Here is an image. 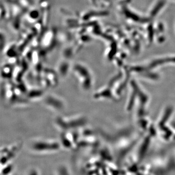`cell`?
Masks as SVG:
<instances>
[{"instance_id":"1","label":"cell","mask_w":175,"mask_h":175,"mask_svg":"<svg viewBox=\"0 0 175 175\" xmlns=\"http://www.w3.org/2000/svg\"><path fill=\"white\" fill-rule=\"evenodd\" d=\"M62 148L60 142L56 139L36 138L29 143V150L34 153L46 154L58 152Z\"/></svg>"},{"instance_id":"2","label":"cell","mask_w":175,"mask_h":175,"mask_svg":"<svg viewBox=\"0 0 175 175\" xmlns=\"http://www.w3.org/2000/svg\"><path fill=\"white\" fill-rule=\"evenodd\" d=\"M87 123V117L81 114L58 116L55 121L56 127L61 132L78 129L85 126Z\"/></svg>"},{"instance_id":"3","label":"cell","mask_w":175,"mask_h":175,"mask_svg":"<svg viewBox=\"0 0 175 175\" xmlns=\"http://www.w3.org/2000/svg\"><path fill=\"white\" fill-rule=\"evenodd\" d=\"M72 70L81 89L84 91H90L93 84V75L90 69L81 64H77Z\"/></svg>"},{"instance_id":"4","label":"cell","mask_w":175,"mask_h":175,"mask_svg":"<svg viewBox=\"0 0 175 175\" xmlns=\"http://www.w3.org/2000/svg\"><path fill=\"white\" fill-rule=\"evenodd\" d=\"M79 133L78 129L67 130L61 132L60 142L61 146L67 149L78 148Z\"/></svg>"},{"instance_id":"5","label":"cell","mask_w":175,"mask_h":175,"mask_svg":"<svg viewBox=\"0 0 175 175\" xmlns=\"http://www.w3.org/2000/svg\"><path fill=\"white\" fill-rule=\"evenodd\" d=\"M59 75L52 70L44 69L39 74V82L43 88H54L58 84Z\"/></svg>"},{"instance_id":"6","label":"cell","mask_w":175,"mask_h":175,"mask_svg":"<svg viewBox=\"0 0 175 175\" xmlns=\"http://www.w3.org/2000/svg\"><path fill=\"white\" fill-rule=\"evenodd\" d=\"M44 104L47 107L55 112H61L66 107V103L63 99L56 94H50L44 96Z\"/></svg>"},{"instance_id":"7","label":"cell","mask_w":175,"mask_h":175,"mask_svg":"<svg viewBox=\"0 0 175 175\" xmlns=\"http://www.w3.org/2000/svg\"><path fill=\"white\" fill-rule=\"evenodd\" d=\"M20 143H15L1 148V164L9 162L20 150Z\"/></svg>"},{"instance_id":"8","label":"cell","mask_w":175,"mask_h":175,"mask_svg":"<svg viewBox=\"0 0 175 175\" xmlns=\"http://www.w3.org/2000/svg\"><path fill=\"white\" fill-rule=\"evenodd\" d=\"M26 94L28 100L31 101H35L39 100L40 99H44L45 96L44 90L37 88H27Z\"/></svg>"},{"instance_id":"9","label":"cell","mask_w":175,"mask_h":175,"mask_svg":"<svg viewBox=\"0 0 175 175\" xmlns=\"http://www.w3.org/2000/svg\"><path fill=\"white\" fill-rule=\"evenodd\" d=\"M69 65L66 62H63L59 64L58 68V74L59 76L65 77L68 74V72L69 71Z\"/></svg>"},{"instance_id":"10","label":"cell","mask_w":175,"mask_h":175,"mask_svg":"<svg viewBox=\"0 0 175 175\" xmlns=\"http://www.w3.org/2000/svg\"><path fill=\"white\" fill-rule=\"evenodd\" d=\"M13 69L11 67L8 65L4 66L1 69V76L4 79H8L12 77Z\"/></svg>"},{"instance_id":"11","label":"cell","mask_w":175,"mask_h":175,"mask_svg":"<svg viewBox=\"0 0 175 175\" xmlns=\"http://www.w3.org/2000/svg\"><path fill=\"white\" fill-rule=\"evenodd\" d=\"M55 175H70V172L67 167L65 165H61L56 169Z\"/></svg>"},{"instance_id":"12","label":"cell","mask_w":175,"mask_h":175,"mask_svg":"<svg viewBox=\"0 0 175 175\" xmlns=\"http://www.w3.org/2000/svg\"><path fill=\"white\" fill-rule=\"evenodd\" d=\"M4 165V167H1V174L2 175H8L12 170L13 166L10 162L6 164H1Z\"/></svg>"},{"instance_id":"13","label":"cell","mask_w":175,"mask_h":175,"mask_svg":"<svg viewBox=\"0 0 175 175\" xmlns=\"http://www.w3.org/2000/svg\"><path fill=\"white\" fill-rule=\"evenodd\" d=\"M27 175H41L39 170L36 168H31L28 171Z\"/></svg>"}]
</instances>
